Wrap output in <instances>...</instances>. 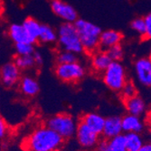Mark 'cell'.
<instances>
[{
  "label": "cell",
  "instance_id": "32",
  "mask_svg": "<svg viewBox=\"0 0 151 151\" xmlns=\"http://www.w3.org/2000/svg\"><path fill=\"white\" fill-rule=\"evenodd\" d=\"M106 146H107L106 140L99 141V142H98V144L96 145L97 151H106Z\"/></svg>",
  "mask_w": 151,
  "mask_h": 151
},
{
  "label": "cell",
  "instance_id": "6",
  "mask_svg": "<svg viewBox=\"0 0 151 151\" xmlns=\"http://www.w3.org/2000/svg\"><path fill=\"white\" fill-rule=\"evenodd\" d=\"M86 74L84 67L78 61L67 64H57L55 67V75L64 83H77Z\"/></svg>",
  "mask_w": 151,
  "mask_h": 151
},
{
  "label": "cell",
  "instance_id": "9",
  "mask_svg": "<svg viewBox=\"0 0 151 151\" xmlns=\"http://www.w3.org/2000/svg\"><path fill=\"white\" fill-rule=\"evenodd\" d=\"M21 71L14 62L5 63L0 68V81L6 87H12L19 82Z\"/></svg>",
  "mask_w": 151,
  "mask_h": 151
},
{
  "label": "cell",
  "instance_id": "18",
  "mask_svg": "<svg viewBox=\"0 0 151 151\" xmlns=\"http://www.w3.org/2000/svg\"><path fill=\"white\" fill-rule=\"evenodd\" d=\"M27 33L28 37L30 38V41L33 44H34L37 41H38V36L40 32V28L41 24L38 23V21H36L35 19L32 17H28L25 19V21L23 24H21Z\"/></svg>",
  "mask_w": 151,
  "mask_h": 151
},
{
  "label": "cell",
  "instance_id": "31",
  "mask_svg": "<svg viewBox=\"0 0 151 151\" xmlns=\"http://www.w3.org/2000/svg\"><path fill=\"white\" fill-rule=\"evenodd\" d=\"M33 58L34 60L35 65H42L44 62V57L39 51H34L33 53Z\"/></svg>",
  "mask_w": 151,
  "mask_h": 151
},
{
  "label": "cell",
  "instance_id": "25",
  "mask_svg": "<svg viewBox=\"0 0 151 151\" xmlns=\"http://www.w3.org/2000/svg\"><path fill=\"white\" fill-rule=\"evenodd\" d=\"M105 52L109 56V58L111 60V61H120L124 55L123 50L120 44L109 48Z\"/></svg>",
  "mask_w": 151,
  "mask_h": 151
},
{
  "label": "cell",
  "instance_id": "10",
  "mask_svg": "<svg viewBox=\"0 0 151 151\" xmlns=\"http://www.w3.org/2000/svg\"><path fill=\"white\" fill-rule=\"evenodd\" d=\"M134 68L138 81L142 86L149 87L151 86V60L149 57H143L137 60Z\"/></svg>",
  "mask_w": 151,
  "mask_h": 151
},
{
  "label": "cell",
  "instance_id": "5",
  "mask_svg": "<svg viewBox=\"0 0 151 151\" xmlns=\"http://www.w3.org/2000/svg\"><path fill=\"white\" fill-rule=\"evenodd\" d=\"M102 79L108 88L115 92H120L128 82L127 73L120 61H112L103 72Z\"/></svg>",
  "mask_w": 151,
  "mask_h": 151
},
{
  "label": "cell",
  "instance_id": "20",
  "mask_svg": "<svg viewBox=\"0 0 151 151\" xmlns=\"http://www.w3.org/2000/svg\"><path fill=\"white\" fill-rule=\"evenodd\" d=\"M127 151H138L145 144L144 139L140 133L128 132L124 134Z\"/></svg>",
  "mask_w": 151,
  "mask_h": 151
},
{
  "label": "cell",
  "instance_id": "11",
  "mask_svg": "<svg viewBox=\"0 0 151 151\" xmlns=\"http://www.w3.org/2000/svg\"><path fill=\"white\" fill-rule=\"evenodd\" d=\"M122 34L115 30H106L101 32L99 39V48L101 51H106L109 48L120 43Z\"/></svg>",
  "mask_w": 151,
  "mask_h": 151
},
{
  "label": "cell",
  "instance_id": "13",
  "mask_svg": "<svg viewBox=\"0 0 151 151\" xmlns=\"http://www.w3.org/2000/svg\"><path fill=\"white\" fill-rule=\"evenodd\" d=\"M121 127L122 132L125 133H128V132L141 133L145 129V123L141 117L127 114L121 118Z\"/></svg>",
  "mask_w": 151,
  "mask_h": 151
},
{
  "label": "cell",
  "instance_id": "12",
  "mask_svg": "<svg viewBox=\"0 0 151 151\" xmlns=\"http://www.w3.org/2000/svg\"><path fill=\"white\" fill-rule=\"evenodd\" d=\"M125 108L128 111V114L139 117H142L147 110L145 100L138 94L130 98L125 99Z\"/></svg>",
  "mask_w": 151,
  "mask_h": 151
},
{
  "label": "cell",
  "instance_id": "23",
  "mask_svg": "<svg viewBox=\"0 0 151 151\" xmlns=\"http://www.w3.org/2000/svg\"><path fill=\"white\" fill-rule=\"evenodd\" d=\"M14 63L20 70H26L32 68L35 66L33 55H26V56H17L15 59Z\"/></svg>",
  "mask_w": 151,
  "mask_h": 151
},
{
  "label": "cell",
  "instance_id": "2",
  "mask_svg": "<svg viewBox=\"0 0 151 151\" xmlns=\"http://www.w3.org/2000/svg\"><path fill=\"white\" fill-rule=\"evenodd\" d=\"M74 26L77 30L83 50L95 51L99 48V39L102 32L101 27L85 19H77L74 22Z\"/></svg>",
  "mask_w": 151,
  "mask_h": 151
},
{
  "label": "cell",
  "instance_id": "8",
  "mask_svg": "<svg viewBox=\"0 0 151 151\" xmlns=\"http://www.w3.org/2000/svg\"><path fill=\"white\" fill-rule=\"evenodd\" d=\"M51 8L52 11L58 17L65 21V23L74 24V22L78 19V14L74 7L62 0H53L51 2Z\"/></svg>",
  "mask_w": 151,
  "mask_h": 151
},
{
  "label": "cell",
  "instance_id": "22",
  "mask_svg": "<svg viewBox=\"0 0 151 151\" xmlns=\"http://www.w3.org/2000/svg\"><path fill=\"white\" fill-rule=\"evenodd\" d=\"M106 151H127L123 134L106 139Z\"/></svg>",
  "mask_w": 151,
  "mask_h": 151
},
{
  "label": "cell",
  "instance_id": "14",
  "mask_svg": "<svg viewBox=\"0 0 151 151\" xmlns=\"http://www.w3.org/2000/svg\"><path fill=\"white\" fill-rule=\"evenodd\" d=\"M101 134L107 139L122 134L121 118L119 116H110L105 119L103 130Z\"/></svg>",
  "mask_w": 151,
  "mask_h": 151
},
{
  "label": "cell",
  "instance_id": "27",
  "mask_svg": "<svg viewBox=\"0 0 151 151\" xmlns=\"http://www.w3.org/2000/svg\"><path fill=\"white\" fill-rule=\"evenodd\" d=\"M120 92H121L123 98L128 99V98H130L132 96H137L138 90H137L136 86L132 82H127L124 85V86L122 87V89L120 90Z\"/></svg>",
  "mask_w": 151,
  "mask_h": 151
},
{
  "label": "cell",
  "instance_id": "17",
  "mask_svg": "<svg viewBox=\"0 0 151 151\" xmlns=\"http://www.w3.org/2000/svg\"><path fill=\"white\" fill-rule=\"evenodd\" d=\"M8 35L10 39L15 43H32L30 38L26 32L22 24H13L8 29ZM33 44V43H32Z\"/></svg>",
  "mask_w": 151,
  "mask_h": 151
},
{
  "label": "cell",
  "instance_id": "28",
  "mask_svg": "<svg viewBox=\"0 0 151 151\" xmlns=\"http://www.w3.org/2000/svg\"><path fill=\"white\" fill-rule=\"evenodd\" d=\"M131 28L133 31H135L136 32L146 36L147 34V31H146V26H145V22H144V19L143 18H136L134 19L133 21L131 22L130 24Z\"/></svg>",
  "mask_w": 151,
  "mask_h": 151
},
{
  "label": "cell",
  "instance_id": "15",
  "mask_svg": "<svg viewBox=\"0 0 151 151\" xmlns=\"http://www.w3.org/2000/svg\"><path fill=\"white\" fill-rule=\"evenodd\" d=\"M82 122L96 134L101 135L103 130L105 118L98 112H88L82 117Z\"/></svg>",
  "mask_w": 151,
  "mask_h": 151
},
{
  "label": "cell",
  "instance_id": "1",
  "mask_svg": "<svg viewBox=\"0 0 151 151\" xmlns=\"http://www.w3.org/2000/svg\"><path fill=\"white\" fill-rule=\"evenodd\" d=\"M63 139L47 126H42L33 130L24 142L26 151H57Z\"/></svg>",
  "mask_w": 151,
  "mask_h": 151
},
{
  "label": "cell",
  "instance_id": "29",
  "mask_svg": "<svg viewBox=\"0 0 151 151\" xmlns=\"http://www.w3.org/2000/svg\"><path fill=\"white\" fill-rule=\"evenodd\" d=\"M8 131H9L8 125L6 120L0 114V139H5L8 134Z\"/></svg>",
  "mask_w": 151,
  "mask_h": 151
},
{
  "label": "cell",
  "instance_id": "26",
  "mask_svg": "<svg viewBox=\"0 0 151 151\" xmlns=\"http://www.w3.org/2000/svg\"><path fill=\"white\" fill-rule=\"evenodd\" d=\"M15 50L17 56H26L33 55L34 50V46L32 43H15Z\"/></svg>",
  "mask_w": 151,
  "mask_h": 151
},
{
  "label": "cell",
  "instance_id": "24",
  "mask_svg": "<svg viewBox=\"0 0 151 151\" xmlns=\"http://www.w3.org/2000/svg\"><path fill=\"white\" fill-rule=\"evenodd\" d=\"M56 60H57L58 64L73 63V62L78 61V57H77V54H75L73 52L63 50L58 54L57 58H56Z\"/></svg>",
  "mask_w": 151,
  "mask_h": 151
},
{
  "label": "cell",
  "instance_id": "34",
  "mask_svg": "<svg viewBox=\"0 0 151 151\" xmlns=\"http://www.w3.org/2000/svg\"><path fill=\"white\" fill-rule=\"evenodd\" d=\"M2 10V2H1V0H0V12H1Z\"/></svg>",
  "mask_w": 151,
  "mask_h": 151
},
{
  "label": "cell",
  "instance_id": "3",
  "mask_svg": "<svg viewBox=\"0 0 151 151\" xmlns=\"http://www.w3.org/2000/svg\"><path fill=\"white\" fill-rule=\"evenodd\" d=\"M57 41L63 50L80 54L83 51L77 30L71 23H63L59 26Z\"/></svg>",
  "mask_w": 151,
  "mask_h": 151
},
{
  "label": "cell",
  "instance_id": "33",
  "mask_svg": "<svg viewBox=\"0 0 151 151\" xmlns=\"http://www.w3.org/2000/svg\"><path fill=\"white\" fill-rule=\"evenodd\" d=\"M138 151H151V145L149 143H145L141 148H139Z\"/></svg>",
  "mask_w": 151,
  "mask_h": 151
},
{
  "label": "cell",
  "instance_id": "30",
  "mask_svg": "<svg viewBox=\"0 0 151 151\" xmlns=\"http://www.w3.org/2000/svg\"><path fill=\"white\" fill-rule=\"evenodd\" d=\"M143 19H144L146 31H147L146 37L150 38V36H151V14H147Z\"/></svg>",
  "mask_w": 151,
  "mask_h": 151
},
{
  "label": "cell",
  "instance_id": "4",
  "mask_svg": "<svg viewBox=\"0 0 151 151\" xmlns=\"http://www.w3.org/2000/svg\"><path fill=\"white\" fill-rule=\"evenodd\" d=\"M77 122L68 113H58L50 117L46 122V126L56 132L63 139H68L75 135Z\"/></svg>",
  "mask_w": 151,
  "mask_h": 151
},
{
  "label": "cell",
  "instance_id": "21",
  "mask_svg": "<svg viewBox=\"0 0 151 151\" xmlns=\"http://www.w3.org/2000/svg\"><path fill=\"white\" fill-rule=\"evenodd\" d=\"M38 41L43 43H53L57 41V32L47 24H41Z\"/></svg>",
  "mask_w": 151,
  "mask_h": 151
},
{
  "label": "cell",
  "instance_id": "7",
  "mask_svg": "<svg viewBox=\"0 0 151 151\" xmlns=\"http://www.w3.org/2000/svg\"><path fill=\"white\" fill-rule=\"evenodd\" d=\"M75 136L79 145L84 148L95 147L100 139L99 135L93 132L82 122L77 125Z\"/></svg>",
  "mask_w": 151,
  "mask_h": 151
},
{
  "label": "cell",
  "instance_id": "19",
  "mask_svg": "<svg viewBox=\"0 0 151 151\" xmlns=\"http://www.w3.org/2000/svg\"><path fill=\"white\" fill-rule=\"evenodd\" d=\"M111 62V60L105 51L95 52L91 58L92 68L97 72H104Z\"/></svg>",
  "mask_w": 151,
  "mask_h": 151
},
{
  "label": "cell",
  "instance_id": "16",
  "mask_svg": "<svg viewBox=\"0 0 151 151\" xmlns=\"http://www.w3.org/2000/svg\"><path fill=\"white\" fill-rule=\"evenodd\" d=\"M20 92L26 97H34L40 91L39 83L31 76H25L20 78L19 82Z\"/></svg>",
  "mask_w": 151,
  "mask_h": 151
}]
</instances>
